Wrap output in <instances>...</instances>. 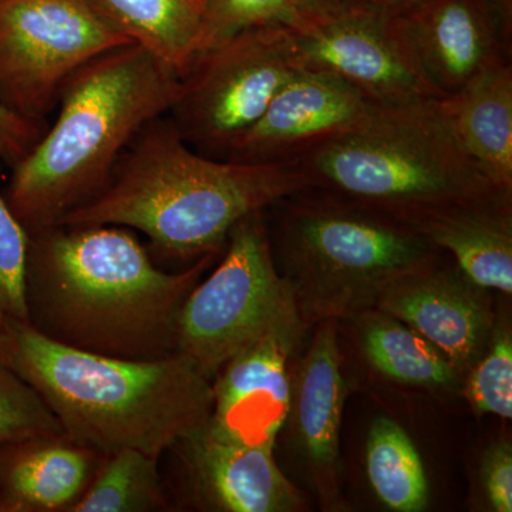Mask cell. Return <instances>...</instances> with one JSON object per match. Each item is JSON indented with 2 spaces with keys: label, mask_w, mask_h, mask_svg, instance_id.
<instances>
[{
  "label": "cell",
  "mask_w": 512,
  "mask_h": 512,
  "mask_svg": "<svg viewBox=\"0 0 512 512\" xmlns=\"http://www.w3.org/2000/svg\"><path fill=\"white\" fill-rule=\"evenodd\" d=\"M296 164L312 187L402 214L407 224L497 188L458 143L440 99L373 104L362 126Z\"/></svg>",
  "instance_id": "5"
},
{
  "label": "cell",
  "mask_w": 512,
  "mask_h": 512,
  "mask_svg": "<svg viewBox=\"0 0 512 512\" xmlns=\"http://www.w3.org/2000/svg\"><path fill=\"white\" fill-rule=\"evenodd\" d=\"M467 396L478 413L512 417V339L500 330L468 380Z\"/></svg>",
  "instance_id": "27"
},
{
  "label": "cell",
  "mask_w": 512,
  "mask_h": 512,
  "mask_svg": "<svg viewBox=\"0 0 512 512\" xmlns=\"http://www.w3.org/2000/svg\"><path fill=\"white\" fill-rule=\"evenodd\" d=\"M367 359L394 380L421 386H444L456 380V367L443 352L412 328L390 319L366 326Z\"/></svg>",
  "instance_id": "23"
},
{
  "label": "cell",
  "mask_w": 512,
  "mask_h": 512,
  "mask_svg": "<svg viewBox=\"0 0 512 512\" xmlns=\"http://www.w3.org/2000/svg\"><path fill=\"white\" fill-rule=\"evenodd\" d=\"M288 28L299 69L338 77L370 103L440 99L392 16L339 5L302 12Z\"/></svg>",
  "instance_id": "10"
},
{
  "label": "cell",
  "mask_w": 512,
  "mask_h": 512,
  "mask_svg": "<svg viewBox=\"0 0 512 512\" xmlns=\"http://www.w3.org/2000/svg\"><path fill=\"white\" fill-rule=\"evenodd\" d=\"M170 451L180 457L192 497L212 510L289 512L301 505L272 450L224 439L205 424Z\"/></svg>",
  "instance_id": "14"
},
{
  "label": "cell",
  "mask_w": 512,
  "mask_h": 512,
  "mask_svg": "<svg viewBox=\"0 0 512 512\" xmlns=\"http://www.w3.org/2000/svg\"><path fill=\"white\" fill-rule=\"evenodd\" d=\"M2 164V160H0ZM29 234L0 191V323H28L25 299Z\"/></svg>",
  "instance_id": "26"
},
{
  "label": "cell",
  "mask_w": 512,
  "mask_h": 512,
  "mask_svg": "<svg viewBox=\"0 0 512 512\" xmlns=\"http://www.w3.org/2000/svg\"><path fill=\"white\" fill-rule=\"evenodd\" d=\"M103 460L66 434L0 444V512H70Z\"/></svg>",
  "instance_id": "16"
},
{
  "label": "cell",
  "mask_w": 512,
  "mask_h": 512,
  "mask_svg": "<svg viewBox=\"0 0 512 512\" xmlns=\"http://www.w3.org/2000/svg\"><path fill=\"white\" fill-rule=\"evenodd\" d=\"M215 254L170 274L119 225H55L29 232L28 323L45 338L83 352L165 359L178 353V316Z\"/></svg>",
  "instance_id": "1"
},
{
  "label": "cell",
  "mask_w": 512,
  "mask_h": 512,
  "mask_svg": "<svg viewBox=\"0 0 512 512\" xmlns=\"http://www.w3.org/2000/svg\"><path fill=\"white\" fill-rule=\"evenodd\" d=\"M424 269L390 285L384 311L429 340L456 369L480 359L491 336V316L470 286L448 274Z\"/></svg>",
  "instance_id": "15"
},
{
  "label": "cell",
  "mask_w": 512,
  "mask_h": 512,
  "mask_svg": "<svg viewBox=\"0 0 512 512\" xmlns=\"http://www.w3.org/2000/svg\"><path fill=\"white\" fill-rule=\"evenodd\" d=\"M367 476L390 510L420 512L429 503L426 471L409 434L389 417L372 424L366 451Z\"/></svg>",
  "instance_id": "21"
},
{
  "label": "cell",
  "mask_w": 512,
  "mask_h": 512,
  "mask_svg": "<svg viewBox=\"0 0 512 512\" xmlns=\"http://www.w3.org/2000/svg\"><path fill=\"white\" fill-rule=\"evenodd\" d=\"M346 399L335 330L316 333L299 376L296 419L303 446L313 463L330 466L339 453V431Z\"/></svg>",
  "instance_id": "20"
},
{
  "label": "cell",
  "mask_w": 512,
  "mask_h": 512,
  "mask_svg": "<svg viewBox=\"0 0 512 512\" xmlns=\"http://www.w3.org/2000/svg\"><path fill=\"white\" fill-rule=\"evenodd\" d=\"M510 190L447 205L412 222L433 247L446 249L471 284L512 293Z\"/></svg>",
  "instance_id": "17"
},
{
  "label": "cell",
  "mask_w": 512,
  "mask_h": 512,
  "mask_svg": "<svg viewBox=\"0 0 512 512\" xmlns=\"http://www.w3.org/2000/svg\"><path fill=\"white\" fill-rule=\"evenodd\" d=\"M282 245L299 275L319 288H389L434 258L433 245L412 225L376 217L360 204L296 205L282 225Z\"/></svg>",
  "instance_id": "9"
},
{
  "label": "cell",
  "mask_w": 512,
  "mask_h": 512,
  "mask_svg": "<svg viewBox=\"0 0 512 512\" xmlns=\"http://www.w3.org/2000/svg\"><path fill=\"white\" fill-rule=\"evenodd\" d=\"M373 109L366 97L328 73L299 69L261 119L232 144L225 160L291 164L362 126Z\"/></svg>",
  "instance_id": "11"
},
{
  "label": "cell",
  "mask_w": 512,
  "mask_h": 512,
  "mask_svg": "<svg viewBox=\"0 0 512 512\" xmlns=\"http://www.w3.org/2000/svg\"><path fill=\"white\" fill-rule=\"evenodd\" d=\"M458 143L494 187L512 190L511 59L491 64L440 99Z\"/></svg>",
  "instance_id": "18"
},
{
  "label": "cell",
  "mask_w": 512,
  "mask_h": 512,
  "mask_svg": "<svg viewBox=\"0 0 512 512\" xmlns=\"http://www.w3.org/2000/svg\"><path fill=\"white\" fill-rule=\"evenodd\" d=\"M288 26L245 30L194 57L168 119L204 156H227L298 72Z\"/></svg>",
  "instance_id": "7"
},
{
  "label": "cell",
  "mask_w": 512,
  "mask_h": 512,
  "mask_svg": "<svg viewBox=\"0 0 512 512\" xmlns=\"http://www.w3.org/2000/svg\"><path fill=\"white\" fill-rule=\"evenodd\" d=\"M303 12H316L335 8L340 5V0H302Z\"/></svg>",
  "instance_id": "31"
},
{
  "label": "cell",
  "mask_w": 512,
  "mask_h": 512,
  "mask_svg": "<svg viewBox=\"0 0 512 512\" xmlns=\"http://www.w3.org/2000/svg\"><path fill=\"white\" fill-rule=\"evenodd\" d=\"M201 49H210L245 30L291 26L302 0H201Z\"/></svg>",
  "instance_id": "24"
},
{
  "label": "cell",
  "mask_w": 512,
  "mask_h": 512,
  "mask_svg": "<svg viewBox=\"0 0 512 512\" xmlns=\"http://www.w3.org/2000/svg\"><path fill=\"white\" fill-rule=\"evenodd\" d=\"M427 83L440 99L511 59L512 20L493 0H426L396 16Z\"/></svg>",
  "instance_id": "12"
},
{
  "label": "cell",
  "mask_w": 512,
  "mask_h": 512,
  "mask_svg": "<svg viewBox=\"0 0 512 512\" xmlns=\"http://www.w3.org/2000/svg\"><path fill=\"white\" fill-rule=\"evenodd\" d=\"M309 188L296 163L197 153L163 116L128 144L103 190L59 225H119L143 232L168 258H201L218 252L239 221Z\"/></svg>",
  "instance_id": "3"
},
{
  "label": "cell",
  "mask_w": 512,
  "mask_h": 512,
  "mask_svg": "<svg viewBox=\"0 0 512 512\" xmlns=\"http://www.w3.org/2000/svg\"><path fill=\"white\" fill-rule=\"evenodd\" d=\"M130 43L87 0H0V103L45 121L80 67Z\"/></svg>",
  "instance_id": "8"
},
{
  "label": "cell",
  "mask_w": 512,
  "mask_h": 512,
  "mask_svg": "<svg viewBox=\"0 0 512 512\" xmlns=\"http://www.w3.org/2000/svg\"><path fill=\"white\" fill-rule=\"evenodd\" d=\"M160 460L126 448L104 457L70 512H161L171 507L158 470Z\"/></svg>",
  "instance_id": "22"
},
{
  "label": "cell",
  "mask_w": 512,
  "mask_h": 512,
  "mask_svg": "<svg viewBox=\"0 0 512 512\" xmlns=\"http://www.w3.org/2000/svg\"><path fill=\"white\" fill-rule=\"evenodd\" d=\"M299 335V320L255 340L222 367L212 383L207 427L245 446L274 450L291 409L286 362Z\"/></svg>",
  "instance_id": "13"
},
{
  "label": "cell",
  "mask_w": 512,
  "mask_h": 512,
  "mask_svg": "<svg viewBox=\"0 0 512 512\" xmlns=\"http://www.w3.org/2000/svg\"><path fill=\"white\" fill-rule=\"evenodd\" d=\"M178 89L180 76L136 43L80 67L59 94L55 123L13 165L3 192L28 234L96 197L134 137L167 116Z\"/></svg>",
  "instance_id": "4"
},
{
  "label": "cell",
  "mask_w": 512,
  "mask_h": 512,
  "mask_svg": "<svg viewBox=\"0 0 512 512\" xmlns=\"http://www.w3.org/2000/svg\"><path fill=\"white\" fill-rule=\"evenodd\" d=\"M296 320L291 285L276 272L268 232L256 212L231 229L221 264L185 299L177 352L212 380L255 340Z\"/></svg>",
  "instance_id": "6"
},
{
  "label": "cell",
  "mask_w": 512,
  "mask_h": 512,
  "mask_svg": "<svg viewBox=\"0 0 512 512\" xmlns=\"http://www.w3.org/2000/svg\"><path fill=\"white\" fill-rule=\"evenodd\" d=\"M484 483L495 511H512V448L508 441L495 444L484 463Z\"/></svg>",
  "instance_id": "29"
},
{
  "label": "cell",
  "mask_w": 512,
  "mask_h": 512,
  "mask_svg": "<svg viewBox=\"0 0 512 512\" xmlns=\"http://www.w3.org/2000/svg\"><path fill=\"white\" fill-rule=\"evenodd\" d=\"M423 2L426 0H340V5L356 6L396 18Z\"/></svg>",
  "instance_id": "30"
},
{
  "label": "cell",
  "mask_w": 512,
  "mask_h": 512,
  "mask_svg": "<svg viewBox=\"0 0 512 512\" xmlns=\"http://www.w3.org/2000/svg\"><path fill=\"white\" fill-rule=\"evenodd\" d=\"M0 360L42 397L74 443L106 457L161 460L210 420L212 380L187 356L127 360L60 345L29 323H0Z\"/></svg>",
  "instance_id": "2"
},
{
  "label": "cell",
  "mask_w": 512,
  "mask_h": 512,
  "mask_svg": "<svg viewBox=\"0 0 512 512\" xmlns=\"http://www.w3.org/2000/svg\"><path fill=\"white\" fill-rule=\"evenodd\" d=\"M104 22L183 76L201 49V0H87Z\"/></svg>",
  "instance_id": "19"
},
{
  "label": "cell",
  "mask_w": 512,
  "mask_h": 512,
  "mask_svg": "<svg viewBox=\"0 0 512 512\" xmlns=\"http://www.w3.org/2000/svg\"><path fill=\"white\" fill-rule=\"evenodd\" d=\"M47 128L46 121L19 116L0 103V160L13 167L28 156Z\"/></svg>",
  "instance_id": "28"
},
{
  "label": "cell",
  "mask_w": 512,
  "mask_h": 512,
  "mask_svg": "<svg viewBox=\"0 0 512 512\" xmlns=\"http://www.w3.org/2000/svg\"><path fill=\"white\" fill-rule=\"evenodd\" d=\"M43 434L64 431L35 389L0 360V444Z\"/></svg>",
  "instance_id": "25"
}]
</instances>
